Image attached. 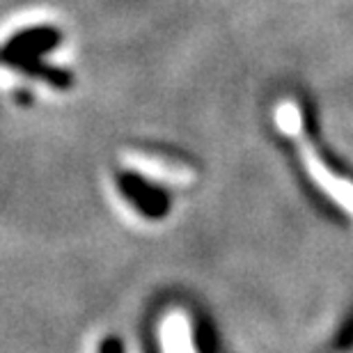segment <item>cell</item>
<instances>
[{
  "label": "cell",
  "instance_id": "6da1fadb",
  "mask_svg": "<svg viewBox=\"0 0 353 353\" xmlns=\"http://www.w3.org/2000/svg\"><path fill=\"white\" fill-rule=\"evenodd\" d=\"M58 41H60V32L55 28H30V30H23L17 37H12L10 44L5 46V51L0 53V58L7 60V65L23 69L28 74L41 76V79H46L53 85L67 88L69 76L65 72L44 67L39 62L46 51L58 46Z\"/></svg>",
  "mask_w": 353,
  "mask_h": 353
},
{
  "label": "cell",
  "instance_id": "7a4b0ae2",
  "mask_svg": "<svg viewBox=\"0 0 353 353\" xmlns=\"http://www.w3.org/2000/svg\"><path fill=\"white\" fill-rule=\"evenodd\" d=\"M119 188H122L126 200H129L143 216L161 218L170 211V197H168L163 190L147 183L145 179H140L138 174H131V172L122 174L119 176Z\"/></svg>",
  "mask_w": 353,
  "mask_h": 353
},
{
  "label": "cell",
  "instance_id": "3957f363",
  "mask_svg": "<svg viewBox=\"0 0 353 353\" xmlns=\"http://www.w3.org/2000/svg\"><path fill=\"white\" fill-rule=\"evenodd\" d=\"M99 353H124V347L117 337H105L101 347H99Z\"/></svg>",
  "mask_w": 353,
  "mask_h": 353
}]
</instances>
